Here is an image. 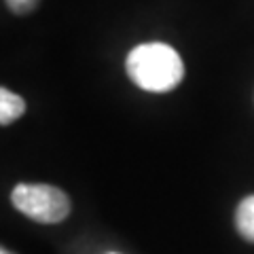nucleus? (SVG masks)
Instances as JSON below:
<instances>
[{
	"mask_svg": "<svg viewBox=\"0 0 254 254\" xmlns=\"http://www.w3.org/2000/svg\"><path fill=\"white\" fill-rule=\"evenodd\" d=\"M235 229L246 242L254 244V195L244 197L235 210Z\"/></svg>",
	"mask_w": 254,
	"mask_h": 254,
	"instance_id": "nucleus-3",
	"label": "nucleus"
},
{
	"mask_svg": "<svg viewBox=\"0 0 254 254\" xmlns=\"http://www.w3.org/2000/svg\"><path fill=\"white\" fill-rule=\"evenodd\" d=\"M4 2L15 15H28L41 4V0H4Z\"/></svg>",
	"mask_w": 254,
	"mask_h": 254,
	"instance_id": "nucleus-5",
	"label": "nucleus"
},
{
	"mask_svg": "<svg viewBox=\"0 0 254 254\" xmlns=\"http://www.w3.org/2000/svg\"><path fill=\"white\" fill-rule=\"evenodd\" d=\"M110 254H117V252H110Z\"/></svg>",
	"mask_w": 254,
	"mask_h": 254,
	"instance_id": "nucleus-7",
	"label": "nucleus"
},
{
	"mask_svg": "<svg viewBox=\"0 0 254 254\" xmlns=\"http://www.w3.org/2000/svg\"><path fill=\"white\" fill-rule=\"evenodd\" d=\"M0 254H13V252H9V250H4V248H2V252H0Z\"/></svg>",
	"mask_w": 254,
	"mask_h": 254,
	"instance_id": "nucleus-6",
	"label": "nucleus"
},
{
	"mask_svg": "<svg viewBox=\"0 0 254 254\" xmlns=\"http://www.w3.org/2000/svg\"><path fill=\"white\" fill-rule=\"evenodd\" d=\"M127 76L140 89L165 93L185 78V64L178 51L165 43H142L133 47L125 60Z\"/></svg>",
	"mask_w": 254,
	"mask_h": 254,
	"instance_id": "nucleus-1",
	"label": "nucleus"
},
{
	"mask_svg": "<svg viewBox=\"0 0 254 254\" xmlns=\"http://www.w3.org/2000/svg\"><path fill=\"white\" fill-rule=\"evenodd\" d=\"M23 113H26V102H23V98H19L17 93H13L6 89V87H2V89H0V123L9 125L13 121H17Z\"/></svg>",
	"mask_w": 254,
	"mask_h": 254,
	"instance_id": "nucleus-4",
	"label": "nucleus"
},
{
	"mask_svg": "<svg viewBox=\"0 0 254 254\" xmlns=\"http://www.w3.org/2000/svg\"><path fill=\"white\" fill-rule=\"evenodd\" d=\"M11 201L21 214L43 225L62 222L72 210L70 197L51 185H17L11 193Z\"/></svg>",
	"mask_w": 254,
	"mask_h": 254,
	"instance_id": "nucleus-2",
	"label": "nucleus"
}]
</instances>
